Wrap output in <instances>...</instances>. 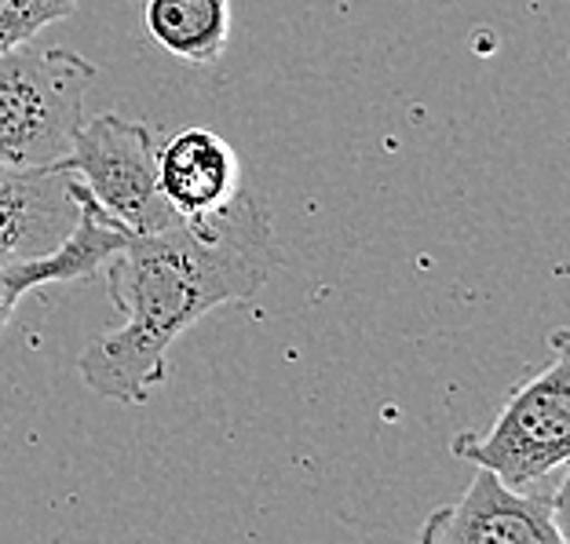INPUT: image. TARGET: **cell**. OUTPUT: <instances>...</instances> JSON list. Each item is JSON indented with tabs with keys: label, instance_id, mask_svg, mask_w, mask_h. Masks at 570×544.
<instances>
[{
	"label": "cell",
	"instance_id": "cell-1",
	"mask_svg": "<svg viewBox=\"0 0 570 544\" xmlns=\"http://www.w3.org/2000/svg\"><path fill=\"white\" fill-rule=\"evenodd\" d=\"M275 264L271 212L245 190L216 216L128 235L102 264L121 326L77 355L85 387L125 406L150 403L168 380V352L179 336L216 307L253 300Z\"/></svg>",
	"mask_w": 570,
	"mask_h": 544
},
{
	"label": "cell",
	"instance_id": "cell-2",
	"mask_svg": "<svg viewBox=\"0 0 570 544\" xmlns=\"http://www.w3.org/2000/svg\"><path fill=\"white\" fill-rule=\"evenodd\" d=\"M96 62L70 48L19 44L0 56V165H67Z\"/></svg>",
	"mask_w": 570,
	"mask_h": 544
},
{
	"label": "cell",
	"instance_id": "cell-3",
	"mask_svg": "<svg viewBox=\"0 0 570 544\" xmlns=\"http://www.w3.org/2000/svg\"><path fill=\"white\" fill-rule=\"evenodd\" d=\"M567 336L556 333V358L504 398L487 432L453 435L450 453L498 475L504 486L530 489L560 475L570 461V362Z\"/></svg>",
	"mask_w": 570,
	"mask_h": 544
},
{
	"label": "cell",
	"instance_id": "cell-4",
	"mask_svg": "<svg viewBox=\"0 0 570 544\" xmlns=\"http://www.w3.org/2000/svg\"><path fill=\"white\" fill-rule=\"evenodd\" d=\"M158 136L150 125L99 113L77 128L67 168L125 235H158L179 224L158 190Z\"/></svg>",
	"mask_w": 570,
	"mask_h": 544
},
{
	"label": "cell",
	"instance_id": "cell-5",
	"mask_svg": "<svg viewBox=\"0 0 570 544\" xmlns=\"http://www.w3.org/2000/svg\"><path fill=\"white\" fill-rule=\"evenodd\" d=\"M567 478L549 494L512 489L475 468L461 501L443 504L417 530V544H567Z\"/></svg>",
	"mask_w": 570,
	"mask_h": 544
},
{
	"label": "cell",
	"instance_id": "cell-6",
	"mask_svg": "<svg viewBox=\"0 0 570 544\" xmlns=\"http://www.w3.org/2000/svg\"><path fill=\"white\" fill-rule=\"evenodd\" d=\"M77 179L67 165H0V264L56 253L77 224Z\"/></svg>",
	"mask_w": 570,
	"mask_h": 544
},
{
	"label": "cell",
	"instance_id": "cell-7",
	"mask_svg": "<svg viewBox=\"0 0 570 544\" xmlns=\"http://www.w3.org/2000/svg\"><path fill=\"white\" fill-rule=\"evenodd\" d=\"M158 190L179 219L224 212L242 187L235 147L209 128H184L158 147Z\"/></svg>",
	"mask_w": 570,
	"mask_h": 544
},
{
	"label": "cell",
	"instance_id": "cell-8",
	"mask_svg": "<svg viewBox=\"0 0 570 544\" xmlns=\"http://www.w3.org/2000/svg\"><path fill=\"white\" fill-rule=\"evenodd\" d=\"M77 205H81L77 224L70 230V238L62 241L56 253L33 256V260L0 264V329L8 326L11 315H16V307L30 293L45 289V285H59V281L96 278L102 270V264H107L110 256L125 245L128 235L99 209L92 198H88L81 184H77Z\"/></svg>",
	"mask_w": 570,
	"mask_h": 544
},
{
	"label": "cell",
	"instance_id": "cell-9",
	"mask_svg": "<svg viewBox=\"0 0 570 544\" xmlns=\"http://www.w3.org/2000/svg\"><path fill=\"white\" fill-rule=\"evenodd\" d=\"M142 22L168 56L205 67L227 51L235 19L230 0H147Z\"/></svg>",
	"mask_w": 570,
	"mask_h": 544
},
{
	"label": "cell",
	"instance_id": "cell-10",
	"mask_svg": "<svg viewBox=\"0 0 570 544\" xmlns=\"http://www.w3.org/2000/svg\"><path fill=\"white\" fill-rule=\"evenodd\" d=\"M77 0H0V56L30 44L45 26L73 16Z\"/></svg>",
	"mask_w": 570,
	"mask_h": 544
}]
</instances>
